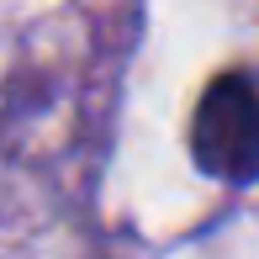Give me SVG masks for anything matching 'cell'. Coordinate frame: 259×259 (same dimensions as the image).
<instances>
[{
	"label": "cell",
	"mask_w": 259,
	"mask_h": 259,
	"mask_svg": "<svg viewBox=\"0 0 259 259\" xmlns=\"http://www.w3.org/2000/svg\"><path fill=\"white\" fill-rule=\"evenodd\" d=\"M191 159L222 185L259 180V85L238 69L217 74L191 116Z\"/></svg>",
	"instance_id": "6da1fadb"
}]
</instances>
